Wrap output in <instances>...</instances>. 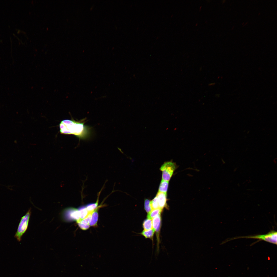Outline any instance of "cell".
<instances>
[{
  "label": "cell",
  "mask_w": 277,
  "mask_h": 277,
  "mask_svg": "<svg viewBox=\"0 0 277 277\" xmlns=\"http://www.w3.org/2000/svg\"><path fill=\"white\" fill-rule=\"evenodd\" d=\"M169 181L162 180L160 184L158 192L166 193L169 185Z\"/></svg>",
  "instance_id": "obj_11"
},
{
  "label": "cell",
  "mask_w": 277,
  "mask_h": 277,
  "mask_svg": "<svg viewBox=\"0 0 277 277\" xmlns=\"http://www.w3.org/2000/svg\"><path fill=\"white\" fill-rule=\"evenodd\" d=\"M159 208L162 209L167 206L166 193L158 192L156 196Z\"/></svg>",
  "instance_id": "obj_5"
},
{
  "label": "cell",
  "mask_w": 277,
  "mask_h": 277,
  "mask_svg": "<svg viewBox=\"0 0 277 277\" xmlns=\"http://www.w3.org/2000/svg\"><path fill=\"white\" fill-rule=\"evenodd\" d=\"M150 205L152 210L159 208L157 199L156 196L150 201Z\"/></svg>",
  "instance_id": "obj_16"
},
{
  "label": "cell",
  "mask_w": 277,
  "mask_h": 277,
  "mask_svg": "<svg viewBox=\"0 0 277 277\" xmlns=\"http://www.w3.org/2000/svg\"><path fill=\"white\" fill-rule=\"evenodd\" d=\"M78 210L80 215V219L78 220H82L86 217L90 212L87 211L86 206H84L80 207Z\"/></svg>",
  "instance_id": "obj_9"
},
{
  "label": "cell",
  "mask_w": 277,
  "mask_h": 277,
  "mask_svg": "<svg viewBox=\"0 0 277 277\" xmlns=\"http://www.w3.org/2000/svg\"><path fill=\"white\" fill-rule=\"evenodd\" d=\"M144 230H147L153 228L152 219L147 218L144 221L143 223Z\"/></svg>",
  "instance_id": "obj_13"
},
{
  "label": "cell",
  "mask_w": 277,
  "mask_h": 277,
  "mask_svg": "<svg viewBox=\"0 0 277 277\" xmlns=\"http://www.w3.org/2000/svg\"><path fill=\"white\" fill-rule=\"evenodd\" d=\"M98 201L97 200L96 202L88 204L85 206L87 211L88 212H91L94 211L98 207Z\"/></svg>",
  "instance_id": "obj_15"
},
{
  "label": "cell",
  "mask_w": 277,
  "mask_h": 277,
  "mask_svg": "<svg viewBox=\"0 0 277 277\" xmlns=\"http://www.w3.org/2000/svg\"><path fill=\"white\" fill-rule=\"evenodd\" d=\"M94 211L90 212L87 216L84 219L81 220H78L76 221L77 223H80L85 225L89 224V223L91 218L92 214Z\"/></svg>",
  "instance_id": "obj_12"
},
{
  "label": "cell",
  "mask_w": 277,
  "mask_h": 277,
  "mask_svg": "<svg viewBox=\"0 0 277 277\" xmlns=\"http://www.w3.org/2000/svg\"><path fill=\"white\" fill-rule=\"evenodd\" d=\"M176 168L175 163L171 161L164 162L160 169L162 172V180L169 181Z\"/></svg>",
  "instance_id": "obj_4"
},
{
  "label": "cell",
  "mask_w": 277,
  "mask_h": 277,
  "mask_svg": "<svg viewBox=\"0 0 277 277\" xmlns=\"http://www.w3.org/2000/svg\"><path fill=\"white\" fill-rule=\"evenodd\" d=\"M82 122L64 120L59 124L60 133L64 134H73L80 138H86L88 134V127Z\"/></svg>",
  "instance_id": "obj_1"
},
{
  "label": "cell",
  "mask_w": 277,
  "mask_h": 277,
  "mask_svg": "<svg viewBox=\"0 0 277 277\" xmlns=\"http://www.w3.org/2000/svg\"><path fill=\"white\" fill-rule=\"evenodd\" d=\"M160 214L159 215L152 219V228L155 231L158 236L161 223Z\"/></svg>",
  "instance_id": "obj_6"
},
{
  "label": "cell",
  "mask_w": 277,
  "mask_h": 277,
  "mask_svg": "<svg viewBox=\"0 0 277 277\" xmlns=\"http://www.w3.org/2000/svg\"><path fill=\"white\" fill-rule=\"evenodd\" d=\"M68 210L70 211L69 216L72 220L77 221L80 219L79 213L78 209L71 208Z\"/></svg>",
  "instance_id": "obj_8"
},
{
  "label": "cell",
  "mask_w": 277,
  "mask_h": 277,
  "mask_svg": "<svg viewBox=\"0 0 277 277\" xmlns=\"http://www.w3.org/2000/svg\"><path fill=\"white\" fill-rule=\"evenodd\" d=\"M77 223L80 228L83 230H86L88 229L90 226L89 224L85 225L80 223Z\"/></svg>",
  "instance_id": "obj_18"
},
{
  "label": "cell",
  "mask_w": 277,
  "mask_h": 277,
  "mask_svg": "<svg viewBox=\"0 0 277 277\" xmlns=\"http://www.w3.org/2000/svg\"><path fill=\"white\" fill-rule=\"evenodd\" d=\"M155 232L154 230L152 228L147 230H143L141 234L146 238H152Z\"/></svg>",
  "instance_id": "obj_14"
},
{
  "label": "cell",
  "mask_w": 277,
  "mask_h": 277,
  "mask_svg": "<svg viewBox=\"0 0 277 277\" xmlns=\"http://www.w3.org/2000/svg\"><path fill=\"white\" fill-rule=\"evenodd\" d=\"M277 236V232L272 230L265 234L239 236L231 238L229 240L230 241L234 239L241 238L254 239L263 240L276 245Z\"/></svg>",
  "instance_id": "obj_2"
},
{
  "label": "cell",
  "mask_w": 277,
  "mask_h": 277,
  "mask_svg": "<svg viewBox=\"0 0 277 277\" xmlns=\"http://www.w3.org/2000/svg\"><path fill=\"white\" fill-rule=\"evenodd\" d=\"M30 214V209L21 218L17 231L14 236L15 237L19 242L21 240L22 237L27 229Z\"/></svg>",
  "instance_id": "obj_3"
},
{
  "label": "cell",
  "mask_w": 277,
  "mask_h": 277,
  "mask_svg": "<svg viewBox=\"0 0 277 277\" xmlns=\"http://www.w3.org/2000/svg\"><path fill=\"white\" fill-rule=\"evenodd\" d=\"M144 208L146 211L148 213L152 210L150 205V201L148 199H146L144 201Z\"/></svg>",
  "instance_id": "obj_17"
},
{
  "label": "cell",
  "mask_w": 277,
  "mask_h": 277,
  "mask_svg": "<svg viewBox=\"0 0 277 277\" xmlns=\"http://www.w3.org/2000/svg\"><path fill=\"white\" fill-rule=\"evenodd\" d=\"M100 206H98L93 212L91 219L89 223L90 226L95 227L97 226L98 218V210Z\"/></svg>",
  "instance_id": "obj_7"
},
{
  "label": "cell",
  "mask_w": 277,
  "mask_h": 277,
  "mask_svg": "<svg viewBox=\"0 0 277 277\" xmlns=\"http://www.w3.org/2000/svg\"><path fill=\"white\" fill-rule=\"evenodd\" d=\"M162 210L159 208L152 210L150 212L148 213L147 218L152 219L157 216L160 214Z\"/></svg>",
  "instance_id": "obj_10"
}]
</instances>
